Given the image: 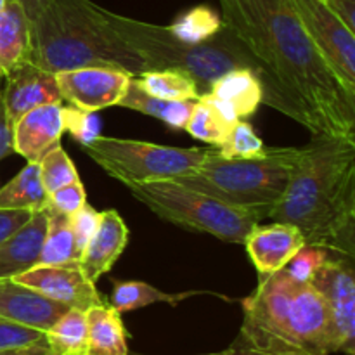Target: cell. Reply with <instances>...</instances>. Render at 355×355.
Instances as JSON below:
<instances>
[{
	"instance_id": "6da1fadb",
	"label": "cell",
	"mask_w": 355,
	"mask_h": 355,
	"mask_svg": "<svg viewBox=\"0 0 355 355\" xmlns=\"http://www.w3.org/2000/svg\"><path fill=\"white\" fill-rule=\"evenodd\" d=\"M257 66L262 103L315 135H355V96L305 33L290 0H218Z\"/></svg>"
},
{
	"instance_id": "7a4b0ae2",
	"label": "cell",
	"mask_w": 355,
	"mask_h": 355,
	"mask_svg": "<svg viewBox=\"0 0 355 355\" xmlns=\"http://www.w3.org/2000/svg\"><path fill=\"white\" fill-rule=\"evenodd\" d=\"M267 218L295 225L305 246L355 259V135H315L298 148L286 191Z\"/></svg>"
},
{
	"instance_id": "3957f363",
	"label": "cell",
	"mask_w": 355,
	"mask_h": 355,
	"mask_svg": "<svg viewBox=\"0 0 355 355\" xmlns=\"http://www.w3.org/2000/svg\"><path fill=\"white\" fill-rule=\"evenodd\" d=\"M31 62L52 73L107 68L139 76L151 69L90 0H52L31 21Z\"/></svg>"
},
{
	"instance_id": "277c9868",
	"label": "cell",
	"mask_w": 355,
	"mask_h": 355,
	"mask_svg": "<svg viewBox=\"0 0 355 355\" xmlns=\"http://www.w3.org/2000/svg\"><path fill=\"white\" fill-rule=\"evenodd\" d=\"M239 338L260 349L331 355V318L311 284L281 269L259 277L257 290L243 300Z\"/></svg>"
},
{
	"instance_id": "5b68a950",
	"label": "cell",
	"mask_w": 355,
	"mask_h": 355,
	"mask_svg": "<svg viewBox=\"0 0 355 355\" xmlns=\"http://www.w3.org/2000/svg\"><path fill=\"white\" fill-rule=\"evenodd\" d=\"M104 17L114 31L139 52L151 69H179L198 85L201 96L232 69L248 68L257 73L252 55L234 31L224 23L217 35L201 44L179 40L168 26L144 23L104 9Z\"/></svg>"
},
{
	"instance_id": "8992f818",
	"label": "cell",
	"mask_w": 355,
	"mask_h": 355,
	"mask_svg": "<svg viewBox=\"0 0 355 355\" xmlns=\"http://www.w3.org/2000/svg\"><path fill=\"white\" fill-rule=\"evenodd\" d=\"M297 155L298 148H267L257 158H225L211 148L194 172L175 182L229 205L270 210L286 191Z\"/></svg>"
},
{
	"instance_id": "52a82bcc",
	"label": "cell",
	"mask_w": 355,
	"mask_h": 355,
	"mask_svg": "<svg viewBox=\"0 0 355 355\" xmlns=\"http://www.w3.org/2000/svg\"><path fill=\"white\" fill-rule=\"evenodd\" d=\"M127 189L162 220L238 245L269 214V208L229 205L175 180L128 184Z\"/></svg>"
},
{
	"instance_id": "ba28073f",
	"label": "cell",
	"mask_w": 355,
	"mask_h": 355,
	"mask_svg": "<svg viewBox=\"0 0 355 355\" xmlns=\"http://www.w3.org/2000/svg\"><path fill=\"white\" fill-rule=\"evenodd\" d=\"M80 148L107 175L125 186L175 180L194 172L207 155L203 148H172L107 135H99Z\"/></svg>"
},
{
	"instance_id": "9c48e42d",
	"label": "cell",
	"mask_w": 355,
	"mask_h": 355,
	"mask_svg": "<svg viewBox=\"0 0 355 355\" xmlns=\"http://www.w3.org/2000/svg\"><path fill=\"white\" fill-rule=\"evenodd\" d=\"M290 3L336 78L355 96V31L324 0H290Z\"/></svg>"
},
{
	"instance_id": "30bf717a",
	"label": "cell",
	"mask_w": 355,
	"mask_h": 355,
	"mask_svg": "<svg viewBox=\"0 0 355 355\" xmlns=\"http://www.w3.org/2000/svg\"><path fill=\"white\" fill-rule=\"evenodd\" d=\"M311 284L319 291L331 318L333 354H355V270L354 259L328 255L312 272Z\"/></svg>"
},
{
	"instance_id": "8fae6325",
	"label": "cell",
	"mask_w": 355,
	"mask_h": 355,
	"mask_svg": "<svg viewBox=\"0 0 355 355\" xmlns=\"http://www.w3.org/2000/svg\"><path fill=\"white\" fill-rule=\"evenodd\" d=\"M132 76L107 68H76L55 73L62 103L97 113L118 106Z\"/></svg>"
},
{
	"instance_id": "7c38bea8",
	"label": "cell",
	"mask_w": 355,
	"mask_h": 355,
	"mask_svg": "<svg viewBox=\"0 0 355 355\" xmlns=\"http://www.w3.org/2000/svg\"><path fill=\"white\" fill-rule=\"evenodd\" d=\"M10 279L33 288L44 297L68 309L87 312L94 305L104 304L96 283L83 276L78 260L61 266H37Z\"/></svg>"
},
{
	"instance_id": "4fadbf2b",
	"label": "cell",
	"mask_w": 355,
	"mask_h": 355,
	"mask_svg": "<svg viewBox=\"0 0 355 355\" xmlns=\"http://www.w3.org/2000/svg\"><path fill=\"white\" fill-rule=\"evenodd\" d=\"M3 78V103L12 125L33 107L44 104H62L55 73L47 71L33 62L19 66Z\"/></svg>"
},
{
	"instance_id": "5bb4252c",
	"label": "cell",
	"mask_w": 355,
	"mask_h": 355,
	"mask_svg": "<svg viewBox=\"0 0 355 355\" xmlns=\"http://www.w3.org/2000/svg\"><path fill=\"white\" fill-rule=\"evenodd\" d=\"M243 245L262 277L284 269L304 248L305 239L295 225L272 222L269 225L257 224Z\"/></svg>"
},
{
	"instance_id": "9a60e30c",
	"label": "cell",
	"mask_w": 355,
	"mask_h": 355,
	"mask_svg": "<svg viewBox=\"0 0 355 355\" xmlns=\"http://www.w3.org/2000/svg\"><path fill=\"white\" fill-rule=\"evenodd\" d=\"M62 134V104L33 107L12 125L14 153L28 163H40L51 149L59 146Z\"/></svg>"
},
{
	"instance_id": "2e32d148",
	"label": "cell",
	"mask_w": 355,
	"mask_h": 355,
	"mask_svg": "<svg viewBox=\"0 0 355 355\" xmlns=\"http://www.w3.org/2000/svg\"><path fill=\"white\" fill-rule=\"evenodd\" d=\"M66 311V305L44 297L26 284L10 277L0 279V318L7 321L47 333Z\"/></svg>"
},
{
	"instance_id": "e0dca14e",
	"label": "cell",
	"mask_w": 355,
	"mask_h": 355,
	"mask_svg": "<svg viewBox=\"0 0 355 355\" xmlns=\"http://www.w3.org/2000/svg\"><path fill=\"white\" fill-rule=\"evenodd\" d=\"M127 243L128 227L121 215L116 210L101 211L99 225L78 259L83 276L97 283L116 263Z\"/></svg>"
},
{
	"instance_id": "ac0fdd59",
	"label": "cell",
	"mask_w": 355,
	"mask_h": 355,
	"mask_svg": "<svg viewBox=\"0 0 355 355\" xmlns=\"http://www.w3.org/2000/svg\"><path fill=\"white\" fill-rule=\"evenodd\" d=\"M45 231L47 207L33 210L26 224L0 243V279L14 277L38 266Z\"/></svg>"
},
{
	"instance_id": "d6986e66",
	"label": "cell",
	"mask_w": 355,
	"mask_h": 355,
	"mask_svg": "<svg viewBox=\"0 0 355 355\" xmlns=\"http://www.w3.org/2000/svg\"><path fill=\"white\" fill-rule=\"evenodd\" d=\"M234 121L252 116L262 104V83L253 69L239 68L222 75L205 94Z\"/></svg>"
},
{
	"instance_id": "ffe728a7",
	"label": "cell",
	"mask_w": 355,
	"mask_h": 355,
	"mask_svg": "<svg viewBox=\"0 0 355 355\" xmlns=\"http://www.w3.org/2000/svg\"><path fill=\"white\" fill-rule=\"evenodd\" d=\"M31 62V21L16 0L0 9V73L7 76Z\"/></svg>"
},
{
	"instance_id": "44dd1931",
	"label": "cell",
	"mask_w": 355,
	"mask_h": 355,
	"mask_svg": "<svg viewBox=\"0 0 355 355\" xmlns=\"http://www.w3.org/2000/svg\"><path fill=\"white\" fill-rule=\"evenodd\" d=\"M87 315V345L83 355H128L127 329L110 304L94 305Z\"/></svg>"
},
{
	"instance_id": "7402d4cb",
	"label": "cell",
	"mask_w": 355,
	"mask_h": 355,
	"mask_svg": "<svg viewBox=\"0 0 355 355\" xmlns=\"http://www.w3.org/2000/svg\"><path fill=\"white\" fill-rule=\"evenodd\" d=\"M194 104L196 101H165L151 96L144 92L135 82V76H132L118 106L156 118L173 130H184L194 110Z\"/></svg>"
},
{
	"instance_id": "603a6c76",
	"label": "cell",
	"mask_w": 355,
	"mask_h": 355,
	"mask_svg": "<svg viewBox=\"0 0 355 355\" xmlns=\"http://www.w3.org/2000/svg\"><path fill=\"white\" fill-rule=\"evenodd\" d=\"M49 205V193L40 177V163H26L12 180L0 187V208L40 210Z\"/></svg>"
},
{
	"instance_id": "cb8c5ba5",
	"label": "cell",
	"mask_w": 355,
	"mask_h": 355,
	"mask_svg": "<svg viewBox=\"0 0 355 355\" xmlns=\"http://www.w3.org/2000/svg\"><path fill=\"white\" fill-rule=\"evenodd\" d=\"M193 295H201V291H184V293H166L158 290L153 284L142 281H114L113 293L110 297V305L120 314L130 311H139L155 304H168L172 307L179 305Z\"/></svg>"
},
{
	"instance_id": "d4e9b609",
	"label": "cell",
	"mask_w": 355,
	"mask_h": 355,
	"mask_svg": "<svg viewBox=\"0 0 355 355\" xmlns=\"http://www.w3.org/2000/svg\"><path fill=\"white\" fill-rule=\"evenodd\" d=\"M76 260L78 253L75 248L69 215L47 205V231H45L38 266H61Z\"/></svg>"
},
{
	"instance_id": "484cf974",
	"label": "cell",
	"mask_w": 355,
	"mask_h": 355,
	"mask_svg": "<svg viewBox=\"0 0 355 355\" xmlns=\"http://www.w3.org/2000/svg\"><path fill=\"white\" fill-rule=\"evenodd\" d=\"M234 123L236 121L210 97L201 96L194 104V110L184 130L189 132V135L198 141L217 148Z\"/></svg>"
},
{
	"instance_id": "4316f807",
	"label": "cell",
	"mask_w": 355,
	"mask_h": 355,
	"mask_svg": "<svg viewBox=\"0 0 355 355\" xmlns=\"http://www.w3.org/2000/svg\"><path fill=\"white\" fill-rule=\"evenodd\" d=\"M144 92L165 101H198L201 97L194 80L179 69H149L135 76Z\"/></svg>"
},
{
	"instance_id": "83f0119b",
	"label": "cell",
	"mask_w": 355,
	"mask_h": 355,
	"mask_svg": "<svg viewBox=\"0 0 355 355\" xmlns=\"http://www.w3.org/2000/svg\"><path fill=\"white\" fill-rule=\"evenodd\" d=\"M51 355H83L87 345V315L78 309H68L45 333Z\"/></svg>"
},
{
	"instance_id": "f1b7e54d",
	"label": "cell",
	"mask_w": 355,
	"mask_h": 355,
	"mask_svg": "<svg viewBox=\"0 0 355 355\" xmlns=\"http://www.w3.org/2000/svg\"><path fill=\"white\" fill-rule=\"evenodd\" d=\"M224 21L210 7H194L187 12L180 14L168 26V30L179 40L186 44H201L220 31Z\"/></svg>"
},
{
	"instance_id": "f546056e",
	"label": "cell",
	"mask_w": 355,
	"mask_h": 355,
	"mask_svg": "<svg viewBox=\"0 0 355 355\" xmlns=\"http://www.w3.org/2000/svg\"><path fill=\"white\" fill-rule=\"evenodd\" d=\"M217 149L225 158H257L266 155L267 151L255 128L245 120H238L232 125Z\"/></svg>"
},
{
	"instance_id": "4dcf8cb0",
	"label": "cell",
	"mask_w": 355,
	"mask_h": 355,
	"mask_svg": "<svg viewBox=\"0 0 355 355\" xmlns=\"http://www.w3.org/2000/svg\"><path fill=\"white\" fill-rule=\"evenodd\" d=\"M40 177L47 193H52V191L59 189L69 182L80 180L75 163L61 146H55L42 158Z\"/></svg>"
},
{
	"instance_id": "1f68e13d",
	"label": "cell",
	"mask_w": 355,
	"mask_h": 355,
	"mask_svg": "<svg viewBox=\"0 0 355 355\" xmlns=\"http://www.w3.org/2000/svg\"><path fill=\"white\" fill-rule=\"evenodd\" d=\"M62 123H64V132H68L80 146L89 144L101 135L99 118L90 111L62 104Z\"/></svg>"
},
{
	"instance_id": "d6a6232c",
	"label": "cell",
	"mask_w": 355,
	"mask_h": 355,
	"mask_svg": "<svg viewBox=\"0 0 355 355\" xmlns=\"http://www.w3.org/2000/svg\"><path fill=\"white\" fill-rule=\"evenodd\" d=\"M99 218L101 211H97L96 208L90 207L89 203H85L82 208H78L75 214L69 215L73 239H75V248L76 253H78V259L80 255H82L83 250H85V246L89 245L94 232H96L97 225H99Z\"/></svg>"
},
{
	"instance_id": "836d02e7",
	"label": "cell",
	"mask_w": 355,
	"mask_h": 355,
	"mask_svg": "<svg viewBox=\"0 0 355 355\" xmlns=\"http://www.w3.org/2000/svg\"><path fill=\"white\" fill-rule=\"evenodd\" d=\"M42 342H45V333L24 328V326L0 318V350L19 349V347L35 345V343Z\"/></svg>"
},
{
	"instance_id": "e575fe53",
	"label": "cell",
	"mask_w": 355,
	"mask_h": 355,
	"mask_svg": "<svg viewBox=\"0 0 355 355\" xmlns=\"http://www.w3.org/2000/svg\"><path fill=\"white\" fill-rule=\"evenodd\" d=\"M85 203L87 193L82 180H75V182H69L66 184V186L49 193V205L66 215L75 214V211L78 210V208H82Z\"/></svg>"
},
{
	"instance_id": "d590c367",
	"label": "cell",
	"mask_w": 355,
	"mask_h": 355,
	"mask_svg": "<svg viewBox=\"0 0 355 355\" xmlns=\"http://www.w3.org/2000/svg\"><path fill=\"white\" fill-rule=\"evenodd\" d=\"M33 210H16V208H0V243L26 224Z\"/></svg>"
},
{
	"instance_id": "8d00e7d4",
	"label": "cell",
	"mask_w": 355,
	"mask_h": 355,
	"mask_svg": "<svg viewBox=\"0 0 355 355\" xmlns=\"http://www.w3.org/2000/svg\"><path fill=\"white\" fill-rule=\"evenodd\" d=\"M14 153L12 144V123L7 114L6 103H3V94L0 89V162Z\"/></svg>"
},
{
	"instance_id": "74e56055",
	"label": "cell",
	"mask_w": 355,
	"mask_h": 355,
	"mask_svg": "<svg viewBox=\"0 0 355 355\" xmlns=\"http://www.w3.org/2000/svg\"><path fill=\"white\" fill-rule=\"evenodd\" d=\"M222 355H311V354H302V352H283V350H269V349H260V347L252 345V343L245 342L243 338L236 336L234 342L222 350Z\"/></svg>"
},
{
	"instance_id": "f35d334b",
	"label": "cell",
	"mask_w": 355,
	"mask_h": 355,
	"mask_svg": "<svg viewBox=\"0 0 355 355\" xmlns=\"http://www.w3.org/2000/svg\"><path fill=\"white\" fill-rule=\"evenodd\" d=\"M333 12L350 28L355 31V0H324Z\"/></svg>"
},
{
	"instance_id": "ab89813d",
	"label": "cell",
	"mask_w": 355,
	"mask_h": 355,
	"mask_svg": "<svg viewBox=\"0 0 355 355\" xmlns=\"http://www.w3.org/2000/svg\"><path fill=\"white\" fill-rule=\"evenodd\" d=\"M0 355H51V352H49L47 342H42L35 343V345L19 347V349L0 350Z\"/></svg>"
},
{
	"instance_id": "60d3db41",
	"label": "cell",
	"mask_w": 355,
	"mask_h": 355,
	"mask_svg": "<svg viewBox=\"0 0 355 355\" xmlns=\"http://www.w3.org/2000/svg\"><path fill=\"white\" fill-rule=\"evenodd\" d=\"M16 2L23 7L26 16L30 17V21H33L35 17L52 2V0H16Z\"/></svg>"
},
{
	"instance_id": "b9f144b4",
	"label": "cell",
	"mask_w": 355,
	"mask_h": 355,
	"mask_svg": "<svg viewBox=\"0 0 355 355\" xmlns=\"http://www.w3.org/2000/svg\"><path fill=\"white\" fill-rule=\"evenodd\" d=\"M6 3H7V0H0V9H2V7L6 6Z\"/></svg>"
},
{
	"instance_id": "7bdbcfd3",
	"label": "cell",
	"mask_w": 355,
	"mask_h": 355,
	"mask_svg": "<svg viewBox=\"0 0 355 355\" xmlns=\"http://www.w3.org/2000/svg\"><path fill=\"white\" fill-rule=\"evenodd\" d=\"M207 355H222L220 352H217V354H207Z\"/></svg>"
},
{
	"instance_id": "ee69618b",
	"label": "cell",
	"mask_w": 355,
	"mask_h": 355,
	"mask_svg": "<svg viewBox=\"0 0 355 355\" xmlns=\"http://www.w3.org/2000/svg\"><path fill=\"white\" fill-rule=\"evenodd\" d=\"M0 76H2V73H0Z\"/></svg>"
}]
</instances>
